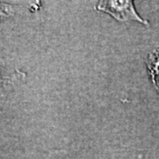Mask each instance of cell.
Returning <instances> with one entry per match:
<instances>
[{
    "mask_svg": "<svg viewBox=\"0 0 159 159\" xmlns=\"http://www.w3.org/2000/svg\"><path fill=\"white\" fill-rule=\"evenodd\" d=\"M96 9L108 13L119 21L134 20L143 25H148V21L139 15L132 0H103L97 4Z\"/></svg>",
    "mask_w": 159,
    "mask_h": 159,
    "instance_id": "1",
    "label": "cell"
},
{
    "mask_svg": "<svg viewBox=\"0 0 159 159\" xmlns=\"http://www.w3.org/2000/svg\"><path fill=\"white\" fill-rule=\"evenodd\" d=\"M146 65L154 86L159 85V47L148 54L146 59Z\"/></svg>",
    "mask_w": 159,
    "mask_h": 159,
    "instance_id": "2",
    "label": "cell"
},
{
    "mask_svg": "<svg viewBox=\"0 0 159 159\" xmlns=\"http://www.w3.org/2000/svg\"><path fill=\"white\" fill-rule=\"evenodd\" d=\"M156 89H157V91H158V93H159V85L156 86Z\"/></svg>",
    "mask_w": 159,
    "mask_h": 159,
    "instance_id": "3",
    "label": "cell"
}]
</instances>
